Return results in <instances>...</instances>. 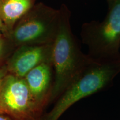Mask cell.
<instances>
[{"label":"cell","instance_id":"obj_1","mask_svg":"<svg viewBox=\"0 0 120 120\" xmlns=\"http://www.w3.org/2000/svg\"><path fill=\"white\" fill-rule=\"evenodd\" d=\"M60 24L52 43L54 81L49 103L56 101L85 69L94 61L82 52L72 30L71 12L66 4L60 8Z\"/></svg>","mask_w":120,"mask_h":120},{"label":"cell","instance_id":"obj_2","mask_svg":"<svg viewBox=\"0 0 120 120\" xmlns=\"http://www.w3.org/2000/svg\"><path fill=\"white\" fill-rule=\"evenodd\" d=\"M120 73V58L107 62L94 60L62 93L41 120H58L78 101L109 87Z\"/></svg>","mask_w":120,"mask_h":120},{"label":"cell","instance_id":"obj_3","mask_svg":"<svg viewBox=\"0 0 120 120\" xmlns=\"http://www.w3.org/2000/svg\"><path fill=\"white\" fill-rule=\"evenodd\" d=\"M87 55L97 62H107L120 58V0L108 6L104 19L85 22L80 33Z\"/></svg>","mask_w":120,"mask_h":120},{"label":"cell","instance_id":"obj_4","mask_svg":"<svg viewBox=\"0 0 120 120\" xmlns=\"http://www.w3.org/2000/svg\"><path fill=\"white\" fill-rule=\"evenodd\" d=\"M60 10L36 3L15 23L8 36L15 49L25 45L52 43L57 33Z\"/></svg>","mask_w":120,"mask_h":120},{"label":"cell","instance_id":"obj_5","mask_svg":"<svg viewBox=\"0 0 120 120\" xmlns=\"http://www.w3.org/2000/svg\"><path fill=\"white\" fill-rule=\"evenodd\" d=\"M44 110L32 95L25 79L7 73L0 88V111L15 120H41Z\"/></svg>","mask_w":120,"mask_h":120},{"label":"cell","instance_id":"obj_6","mask_svg":"<svg viewBox=\"0 0 120 120\" xmlns=\"http://www.w3.org/2000/svg\"><path fill=\"white\" fill-rule=\"evenodd\" d=\"M52 43L25 45L16 48L6 62L8 73L24 78L37 66L52 62Z\"/></svg>","mask_w":120,"mask_h":120},{"label":"cell","instance_id":"obj_7","mask_svg":"<svg viewBox=\"0 0 120 120\" xmlns=\"http://www.w3.org/2000/svg\"><path fill=\"white\" fill-rule=\"evenodd\" d=\"M34 98L45 109L51 97L54 81L52 62H44L31 70L24 77Z\"/></svg>","mask_w":120,"mask_h":120},{"label":"cell","instance_id":"obj_8","mask_svg":"<svg viewBox=\"0 0 120 120\" xmlns=\"http://www.w3.org/2000/svg\"><path fill=\"white\" fill-rule=\"evenodd\" d=\"M36 2V0H0V19L4 25V35H10L16 22Z\"/></svg>","mask_w":120,"mask_h":120},{"label":"cell","instance_id":"obj_9","mask_svg":"<svg viewBox=\"0 0 120 120\" xmlns=\"http://www.w3.org/2000/svg\"><path fill=\"white\" fill-rule=\"evenodd\" d=\"M15 48L8 37L0 34V66L5 64Z\"/></svg>","mask_w":120,"mask_h":120},{"label":"cell","instance_id":"obj_10","mask_svg":"<svg viewBox=\"0 0 120 120\" xmlns=\"http://www.w3.org/2000/svg\"><path fill=\"white\" fill-rule=\"evenodd\" d=\"M8 73V70H7L6 64L5 63L2 66H0V88H1V84L2 83L4 78Z\"/></svg>","mask_w":120,"mask_h":120},{"label":"cell","instance_id":"obj_11","mask_svg":"<svg viewBox=\"0 0 120 120\" xmlns=\"http://www.w3.org/2000/svg\"><path fill=\"white\" fill-rule=\"evenodd\" d=\"M0 120H15L8 114L0 111Z\"/></svg>","mask_w":120,"mask_h":120},{"label":"cell","instance_id":"obj_12","mask_svg":"<svg viewBox=\"0 0 120 120\" xmlns=\"http://www.w3.org/2000/svg\"><path fill=\"white\" fill-rule=\"evenodd\" d=\"M3 30H4V25L2 20L0 19V34H3Z\"/></svg>","mask_w":120,"mask_h":120},{"label":"cell","instance_id":"obj_13","mask_svg":"<svg viewBox=\"0 0 120 120\" xmlns=\"http://www.w3.org/2000/svg\"><path fill=\"white\" fill-rule=\"evenodd\" d=\"M106 1H107L108 6H109V4H111L114 1H115V0H106Z\"/></svg>","mask_w":120,"mask_h":120}]
</instances>
